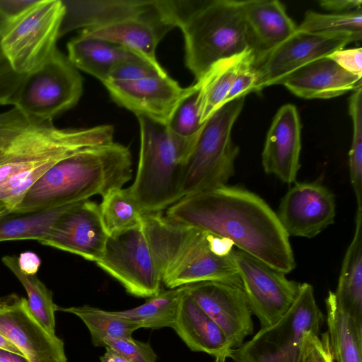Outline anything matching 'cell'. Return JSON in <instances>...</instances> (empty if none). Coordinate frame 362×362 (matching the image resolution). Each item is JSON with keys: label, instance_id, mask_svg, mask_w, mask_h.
<instances>
[{"label": "cell", "instance_id": "6da1fadb", "mask_svg": "<svg viewBox=\"0 0 362 362\" xmlns=\"http://www.w3.org/2000/svg\"><path fill=\"white\" fill-rule=\"evenodd\" d=\"M168 220L226 238L239 250L284 274L296 267L289 236L259 196L223 185L184 197L168 207Z\"/></svg>", "mask_w": 362, "mask_h": 362}, {"label": "cell", "instance_id": "7a4b0ae2", "mask_svg": "<svg viewBox=\"0 0 362 362\" xmlns=\"http://www.w3.org/2000/svg\"><path fill=\"white\" fill-rule=\"evenodd\" d=\"M109 124L62 129L16 107L0 113V202L13 210L52 166L82 150L114 141Z\"/></svg>", "mask_w": 362, "mask_h": 362}, {"label": "cell", "instance_id": "3957f363", "mask_svg": "<svg viewBox=\"0 0 362 362\" xmlns=\"http://www.w3.org/2000/svg\"><path fill=\"white\" fill-rule=\"evenodd\" d=\"M65 14L59 36L80 35L129 49L162 73L156 52L176 27L172 0H62Z\"/></svg>", "mask_w": 362, "mask_h": 362}, {"label": "cell", "instance_id": "277c9868", "mask_svg": "<svg viewBox=\"0 0 362 362\" xmlns=\"http://www.w3.org/2000/svg\"><path fill=\"white\" fill-rule=\"evenodd\" d=\"M132 155L115 141L78 151L52 166L12 210L35 211L104 197L132 178Z\"/></svg>", "mask_w": 362, "mask_h": 362}, {"label": "cell", "instance_id": "5b68a950", "mask_svg": "<svg viewBox=\"0 0 362 362\" xmlns=\"http://www.w3.org/2000/svg\"><path fill=\"white\" fill-rule=\"evenodd\" d=\"M142 226L167 288L211 281L242 284L232 252L215 253L211 234L171 221L161 212L143 214Z\"/></svg>", "mask_w": 362, "mask_h": 362}, {"label": "cell", "instance_id": "8992f818", "mask_svg": "<svg viewBox=\"0 0 362 362\" xmlns=\"http://www.w3.org/2000/svg\"><path fill=\"white\" fill-rule=\"evenodd\" d=\"M188 69L199 80L216 62L251 49L241 1H174Z\"/></svg>", "mask_w": 362, "mask_h": 362}, {"label": "cell", "instance_id": "52a82bcc", "mask_svg": "<svg viewBox=\"0 0 362 362\" xmlns=\"http://www.w3.org/2000/svg\"><path fill=\"white\" fill-rule=\"evenodd\" d=\"M136 117L139 158L134 181L128 189L143 214L160 213L182 198L183 165L197 135L182 137L165 124Z\"/></svg>", "mask_w": 362, "mask_h": 362}, {"label": "cell", "instance_id": "ba28073f", "mask_svg": "<svg viewBox=\"0 0 362 362\" xmlns=\"http://www.w3.org/2000/svg\"><path fill=\"white\" fill-rule=\"evenodd\" d=\"M244 99L223 104L203 123L184 163L182 198L226 185L234 175L239 148L232 141L231 131Z\"/></svg>", "mask_w": 362, "mask_h": 362}, {"label": "cell", "instance_id": "9c48e42d", "mask_svg": "<svg viewBox=\"0 0 362 362\" xmlns=\"http://www.w3.org/2000/svg\"><path fill=\"white\" fill-rule=\"evenodd\" d=\"M324 321L312 285L300 284L298 296L286 313L232 349L228 358L234 362H300L305 334H319Z\"/></svg>", "mask_w": 362, "mask_h": 362}, {"label": "cell", "instance_id": "30bf717a", "mask_svg": "<svg viewBox=\"0 0 362 362\" xmlns=\"http://www.w3.org/2000/svg\"><path fill=\"white\" fill-rule=\"evenodd\" d=\"M83 93L78 69L58 49L40 67L25 75L9 105L43 121L74 107Z\"/></svg>", "mask_w": 362, "mask_h": 362}, {"label": "cell", "instance_id": "8fae6325", "mask_svg": "<svg viewBox=\"0 0 362 362\" xmlns=\"http://www.w3.org/2000/svg\"><path fill=\"white\" fill-rule=\"evenodd\" d=\"M64 14L62 0H38L10 23L0 38V47L15 72L29 74L57 49Z\"/></svg>", "mask_w": 362, "mask_h": 362}, {"label": "cell", "instance_id": "7c38bea8", "mask_svg": "<svg viewBox=\"0 0 362 362\" xmlns=\"http://www.w3.org/2000/svg\"><path fill=\"white\" fill-rule=\"evenodd\" d=\"M95 263L130 295L151 298L161 291V274L142 225L109 235Z\"/></svg>", "mask_w": 362, "mask_h": 362}, {"label": "cell", "instance_id": "4fadbf2b", "mask_svg": "<svg viewBox=\"0 0 362 362\" xmlns=\"http://www.w3.org/2000/svg\"><path fill=\"white\" fill-rule=\"evenodd\" d=\"M231 254L252 313L261 327L274 324L291 306L300 284L239 250Z\"/></svg>", "mask_w": 362, "mask_h": 362}, {"label": "cell", "instance_id": "5bb4252c", "mask_svg": "<svg viewBox=\"0 0 362 362\" xmlns=\"http://www.w3.org/2000/svg\"><path fill=\"white\" fill-rule=\"evenodd\" d=\"M355 39L347 34L296 32L255 65V92L281 85L291 74L305 64L344 49Z\"/></svg>", "mask_w": 362, "mask_h": 362}, {"label": "cell", "instance_id": "9a60e30c", "mask_svg": "<svg viewBox=\"0 0 362 362\" xmlns=\"http://www.w3.org/2000/svg\"><path fill=\"white\" fill-rule=\"evenodd\" d=\"M0 333L30 362H66L64 341L35 318L25 298L16 293L0 297Z\"/></svg>", "mask_w": 362, "mask_h": 362}, {"label": "cell", "instance_id": "2e32d148", "mask_svg": "<svg viewBox=\"0 0 362 362\" xmlns=\"http://www.w3.org/2000/svg\"><path fill=\"white\" fill-rule=\"evenodd\" d=\"M108 236L99 205L86 199L63 213L39 243L96 262L103 254Z\"/></svg>", "mask_w": 362, "mask_h": 362}, {"label": "cell", "instance_id": "e0dca14e", "mask_svg": "<svg viewBox=\"0 0 362 362\" xmlns=\"http://www.w3.org/2000/svg\"><path fill=\"white\" fill-rule=\"evenodd\" d=\"M198 305L216 322L232 349L253 333L252 311L242 284L202 281L187 285Z\"/></svg>", "mask_w": 362, "mask_h": 362}, {"label": "cell", "instance_id": "ac0fdd59", "mask_svg": "<svg viewBox=\"0 0 362 362\" xmlns=\"http://www.w3.org/2000/svg\"><path fill=\"white\" fill-rule=\"evenodd\" d=\"M276 214L288 236L311 238L334 221V195L317 181L295 183L282 198Z\"/></svg>", "mask_w": 362, "mask_h": 362}, {"label": "cell", "instance_id": "d6986e66", "mask_svg": "<svg viewBox=\"0 0 362 362\" xmlns=\"http://www.w3.org/2000/svg\"><path fill=\"white\" fill-rule=\"evenodd\" d=\"M103 84L119 106L165 124L189 88H182L168 74L132 81L107 80Z\"/></svg>", "mask_w": 362, "mask_h": 362}, {"label": "cell", "instance_id": "ffe728a7", "mask_svg": "<svg viewBox=\"0 0 362 362\" xmlns=\"http://www.w3.org/2000/svg\"><path fill=\"white\" fill-rule=\"evenodd\" d=\"M300 129L296 106L283 105L274 117L262 153L264 171L288 184L296 181L300 167Z\"/></svg>", "mask_w": 362, "mask_h": 362}, {"label": "cell", "instance_id": "44dd1931", "mask_svg": "<svg viewBox=\"0 0 362 362\" xmlns=\"http://www.w3.org/2000/svg\"><path fill=\"white\" fill-rule=\"evenodd\" d=\"M255 65L296 33L297 25L276 0L241 1Z\"/></svg>", "mask_w": 362, "mask_h": 362}, {"label": "cell", "instance_id": "7402d4cb", "mask_svg": "<svg viewBox=\"0 0 362 362\" xmlns=\"http://www.w3.org/2000/svg\"><path fill=\"white\" fill-rule=\"evenodd\" d=\"M328 57L299 68L281 83L293 94L305 99L331 98L355 90L361 82Z\"/></svg>", "mask_w": 362, "mask_h": 362}, {"label": "cell", "instance_id": "603a6c76", "mask_svg": "<svg viewBox=\"0 0 362 362\" xmlns=\"http://www.w3.org/2000/svg\"><path fill=\"white\" fill-rule=\"evenodd\" d=\"M173 329L192 351L228 358L232 348L223 332L189 293L187 286L179 300Z\"/></svg>", "mask_w": 362, "mask_h": 362}, {"label": "cell", "instance_id": "cb8c5ba5", "mask_svg": "<svg viewBox=\"0 0 362 362\" xmlns=\"http://www.w3.org/2000/svg\"><path fill=\"white\" fill-rule=\"evenodd\" d=\"M67 50L69 60L77 69L92 75L102 83L107 80L110 71L122 62H146L122 46L80 34L67 43Z\"/></svg>", "mask_w": 362, "mask_h": 362}, {"label": "cell", "instance_id": "d4e9b609", "mask_svg": "<svg viewBox=\"0 0 362 362\" xmlns=\"http://www.w3.org/2000/svg\"><path fill=\"white\" fill-rule=\"evenodd\" d=\"M353 239L342 262L336 291L340 308L362 327V211H356Z\"/></svg>", "mask_w": 362, "mask_h": 362}, {"label": "cell", "instance_id": "484cf974", "mask_svg": "<svg viewBox=\"0 0 362 362\" xmlns=\"http://www.w3.org/2000/svg\"><path fill=\"white\" fill-rule=\"evenodd\" d=\"M327 339L337 362H362V327L338 305L334 292L325 298Z\"/></svg>", "mask_w": 362, "mask_h": 362}, {"label": "cell", "instance_id": "4316f807", "mask_svg": "<svg viewBox=\"0 0 362 362\" xmlns=\"http://www.w3.org/2000/svg\"><path fill=\"white\" fill-rule=\"evenodd\" d=\"M77 202L35 211H8L0 216V242L37 240L40 242L56 221Z\"/></svg>", "mask_w": 362, "mask_h": 362}, {"label": "cell", "instance_id": "83f0119b", "mask_svg": "<svg viewBox=\"0 0 362 362\" xmlns=\"http://www.w3.org/2000/svg\"><path fill=\"white\" fill-rule=\"evenodd\" d=\"M251 49L213 64L198 81L200 84V122L204 123L211 115L225 103L232 84Z\"/></svg>", "mask_w": 362, "mask_h": 362}, {"label": "cell", "instance_id": "f1b7e54d", "mask_svg": "<svg viewBox=\"0 0 362 362\" xmlns=\"http://www.w3.org/2000/svg\"><path fill=\"white\" fill-rule=\"evenodd\" d=\"M185 289V286L160 291L159 293L149 298L144 303L136 308L114 313L134 322L140 328H173L179 300Z\"/></svg>", "mask_w": 362, "mask_h": 362}, {"label": "cell", "instance_id": "f546056e", "mask_svg": "<svg viewBox=\"0 0 362 362\" xmlns=\"http://www.w3.org/2000/svg\"><path fill=\"white\" fill-rule=\"evenodd\" d=\"M57 310L71 313L78 317L88 329L95 346H104L106 338L131 339L138 325L116 315L114 311L104 310L89 305L60 308Z\"/></svg>", "mask_w": 362, "mask_h": 362}, {"label": "cell", "instance_id": "4dcf8cb0", "mask_svg": "<svg viewBox=\"0 0 362 362\" xmlns=\"http://www.w3.org/2000/svg\"><path fill=\"white\" fill-rule=\"evenodd\" d=\"M1 261L24 287L30 313L47 332L55 334L54 313L58 306L53 301L52 291L36 274H25L20 269L18 257L6 255L1 258Z\"/></svg>", "mask_w": 362, "mask_h": 362}, {"label": "cell", "instance_id": "1f68e13d", "mask_svg": "<svg viewBox=\"0 0 362 362\" xmlns=\"http://www.w3.org/2000/svg\"><path fill=\"white\" fill-rule=\"evenodd\" d=\"M99 208L109 235L142 225L143 214L128 188L109 192L103 197Z\"/></svg>", "mask_w": 362, "mask_h": 362}, {"label": "cell", "instance_id": "d6a6232c", "mask_svg": "<svg viewBox=\"0 0 362 362\" xmlns=\"http://www.w3.org/2000/svg\"><path fill=\"white\" fill-rule=\"evenodd\" d=\"M296 32L347 34L356 41L362 38L361 9L341 13L324 14L308 11Z\"/></svg>", "mask_w": 362, "mask_h": 362}, {"label": "cell", "instance_id": "836d02e7", "mask_svg": "<svg viewBox=\"0 0 362 362\" xmlns=\"http://www.w3.org/2000/svg\"><path fill=\"white\" fill-rule=\"evenodd\" d=\"M349 110L353 122L349 151L350 180L357 201V210H362V83L353 90Z\"/></svg>", "mask_w": 362, "mask_h": 362}, {"label": "cell", "instance_id": "e575fe53", "mask_svg": "<svg viewBox=\"0 0 362 362\" xmlns=\"http://www.w3.org/2000/svg\"><path fill=\"white\" fill-rule=\"evenodd\" d=\"M200 84L189 86L187 93L178 103L171 114L167 127L174 134L185 138L197 136L203 123L200 122Z\"/></svg>", "mask_w": 362, "mask_h": 362}, {"label": "cell", "instance_id": "d590c367", "mask_svg": "<svg viewBox=\"0 0 362 362\" xmlns=\"http://www.w3.org/2000/svg\"><path fill=\"white\" fill-rule=\"evenodd\" d=\"M104 347L108 346L129 362H156L157 356L148 343L131 339L106 338Z\"/></svg>", "mask_w": 362, "mask_h": 362}, {"label": "cell", "instance_id": "8d00e7d4", "mask_svg": "<svg viewBox=\"0 0 362 362\" xmlns=\"http://www.w3.org/2000/svg\"><path fill=\"white\" fill-rule=\"evenodd\" d=\"M257 81L255 57L251 51L242 64L226 98L225 103L237 98L245 97L251 92H255Z\"/></svg>", "mask_w": 362, "mask_h": 362}, {"label": "cell", "instance_id": "74e56055", "mask_svg": "<svg viewBox=\"0 0 362 362\" xmlns=\"http://www.w3.org/2000/svg\"><path fill=\"white\" fill-rule=\"evenodd\" d=\"M167 74L166 72L159 71L147 62L129 61L117 65L110 71L107 80L132 81Z\"/></svg>", "mask_w": 362, "mask_h": 362}, {"label": "cell", "instance_id": "f35d334b", "mask_svg": "<svg viewBox=\"0 0 362 362\" xmlns=\"http://www.w3.org/2000/svg\"><path fill=\"white\" fill-rule=\"evenodd\" d=\"M300 362H334L327 334L320 339L313 332L305 334Z\"/></svg>", "mask_w": 362, "mask_h": 362}, {"label": "cell", "instance_id": "ab89813d", "mask_svg": "<svg viewBox=\"0 0 362 362\" xmlns=\"http://www.w3.org/2000/svg\"><path fill=\"white\" fill-rule=\"evenodd\" d=\"M24 76L11 69L0 47V105H9Z\"/></svg>", "mask_w": 362, "mask_h": 362}, {"label": "cell", "instance_id": "60d3db41", "mask_svg": "<svg viewBox=\"0 0 362 362\" xmlns=\"http://www.w3.org/2000/svg\"><path fill=\"white\" fill-rule=\"evenodd\" d=\"M327 57L346 71L362 77V49L361 47L339 49Z\"/></svg>", "mask_w": 362, "mask_h": 362}, {"label": "cell", "instance_id": "b9f144b4", "mask_svg": "<svg viewBox=\"0 0 362 362\" xmlns=\"http://www.w3.org/2000/svg\"><path fill=\"white\" fill-rule=\"evenodd\" d=\"M37 1L38 0H0V14L11 23Z\"/></svg>", "mask_w": 362, "mask_h": 362}, {"label": "cell", "instance_id": "7bdbcfd3", "mask_svg": "<svg viewBox=\"0 0 362 362\" xmlns=\"http://www.w3.org/2000/svg\"><path fill=\"white\" fill-rule=\"evenodd\" d=\"M321 7L332 11H345V13L361 9V0H321Z\"/></svg>", "mask_w": 362, "mask_h": 362}, {"label": "cell", "instance_id": "ee69618b", "mask_svg": "<svg viewBox=\"0 0 362 362\" xmlns=\"http://www.w3.org/2000/svg\"><path fill=\"white\" fill-rule=\"evenodd\" d=\"M18 263L20 269L25 274L34 275L37 272L40 264V258L34 252L27 251L20 254L18 257Z\"/></svg>", "mask_w": 362, "mask_h": 362}, {"label": "cell", "instance_id": "f6af8a7d", "mask_svg": "<svg viewBox=\"0 0 362 362\" xmlns=\"http://www.w3.org/2000/svg\"><path fill=\"white\" fill-rule=\"evenodd\" d=\"M0 362H30L23 355L0 348Z\"/></svg>", "mask_w": 362, "mask_h": 362}, {"label": "cell", "instance_id": "bcb514c9", "mask_svg": "<svg viewBox=\"0 0 362 362\" xmlns=\"http://www.w3.org/2000/svg\"><path fill=\"white\" fill-rule=\"evenodd\" d=\"M106 351L100 357L101 362H129L126 358L114 349L105 346Z\"/></svg>", "mask_w": 362, "mask_h": 362}, {"label": "cell", "instance_id": "7dc6e473", "mask_svg": "<svg viewBox=\"0 0 362 362\" xmlns=\"http://www.w3.org/2000/svg\"><path fill=\"white\" fill-rule=\"evenodd\" d=\"M0 348L23 355L12 343L0 333ZM24 356V355H23Z\"/></svg>", "mask_w": 362, "mask_h": 362}, {"label": "cell", "instance_id": "c3c4849f", "mask_svg": "<svg viewBox=\"0 0 362 362\" xmlns=\"http://www.w3.org/2000/svg\"><path fill=\"white\" fill-rule=\"evenodd\" d=\"M10 23H11L8 21H7L0 14V38L1 35L4 34V33L6 31Z\"/></svg>", "mask_w": 362, "mask_h": 362}, {"label": "cell", "instance_id": "681fc988", "mask_svg": "<svg viewBox=\"0 0 362 362\" xmlns=\"http://www.w3.org/2000/svg\"><path fill=\"white\" fill-rule=\"evenodd\" d=\"M8 210L7 208L0 202V216L6 213Z\"/></svg>", "mask_w": 362, "mask_h": 362}, {"label": "cell", "instance_id": "f907efd6", "mask_svg": "<svg viewBox=\"0 0 362 362\" xmlns=\"http://www.w3.org/2000/svg\"><path fill=\"white\" fill-rule=\"evenodd\" d=\"M226 358H227V357L223 356L217 357V358H215V360L214 361V362H226Z\"/></svg>", "mask_w": 362, "mask_h": 362}]
</instances>
